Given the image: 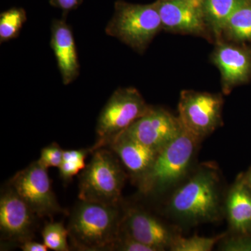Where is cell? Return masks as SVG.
Instances as JSON below:
<instances>
[{
    "label": "cell",
    "instance_id": "cell-1",
    "mask_svg": "<svg viewBox=\"0 0 251 251\" xmlns=\"http://www.w3.org/2000/svg\"><path fill=\"white\" fill-rule=\"evenodd\" d=\"M168 213L188 226L216 222L223 214L222 181L217 166L204 163L176 186L168 202Z\"/></svg>",
    "mask_w": 251,
    "mask_h": 251
},
{
    "label": "cell",
    "instance_id": "cell-2",
    "mask_svg": "<svg viewBox=\"0 0 251 251\" xmlns=\"http://www.w3.org/2000/svg\"><path fill=\"white\" fill-rule=\"evenodd\" d=\"M120 205L80 201L71 213L67 228L79 251H110L120 234Z\"/></svg>",
    "mask_w": 251,
    "mask_h": 251
},
{
    "label": "cell",
    "instance_id": "cell-3",
    "mask_svg": "<svg viewBox=\"0 0 251 251\" xmlns=\"http://www.w3.org/2000/svg\"><path fill=\"white\" fill-rule=\"evenodd\" d=\"M201 141L183 128L171 143L158 152L150 168L138 181L145 196H160L181 184L191 173Z\"/></svg>",
    "mask_w": 251,
    "mask_h": 251
},
{
    "label": "cell",
    "instance_id": "cell-4",
    "mask_svg": "<svg viewBox=\"0 0 251 251\" xmlns=\"http://www.w3.org/2000/svg\"><path fill=\"white\" fill-rule=\"evenodd\" d=\"M126 179L116 154L110 149H98L92 151L90 163L79 175V199L120 205Z\"/></svg>",
    "mask_w": 251,
    "mask_h": 251
},
{
    "label": "cell",
    "instance_id": "cell-5",
    "mask_svg": "<svg viewBox=\"0 0 251 251\" xmlns=\"http://www.w3.org/2000/svg\"><path fill=\"white\" fill-rule=\"evenodd\" d=\"M162 29L156 1L150 4H138L117 0L113 16L105 31L107 35L116 38L142 53Z\"/></svg>",
    "mask_w": 251,
    "mask_h": 251
},
{
    "label": "cell",
    "instance_id": "cell-6",
    "mask_svg": "<svg viewBox=\"0 0 251 251\" xmlns=\"http://www.w3.org/2000/svg\"><path fill=\"white\" fill-rule=\"evenodd\" d=\"M150 107L134 87L115 90L99 114L96 127L97 139L90 148L91 153L107 148L115 137L143 116Z\"/></svg>",
    "mask_w": 251,
    "mask_h": 251
},
{
    "label": "cell",
    "instance_id": "cell-7",
    "mask_svg": "<svg viewBox=\"0 0 251 251\" xmlns=\"http://www.w3.org/2000/svg\"><path fill=\"white\" fill-rule=\"evenodd\" d=\"M224 99L220 94L183 90L178 118L186 131L202 141L222 125Z\"/></svg>",
    "mask_w": 251,
    "mask_h": 251
},
{
    "label": "cell",
    "instance_id": "cell-8",
    "mask_svg": "<svg viewBox=\"0 0 251 251\" xmlns=\"http://www.w3.org/2000/svg\"><path fill=\"white\" fill-rule=\"evenodd\" d=\"M8 184L39 218L65 213L52 191L48 168L38 160L18 171Z\"/></svg>",
    "mask_w": 251,
    "mask_h": 251
},
{
    "label": "cell",
    "instance_id": "cell-9",
    "mask_svg": "<svg viewBox=\"0 0 251 251\" xmlns=\"http://www.w3.org/2000/svg\"><path fill=\"white\" fill-rule=\"evenodd\" d=\"M182 129L178 117L161 107L151 106L123 133L159 151L178 137Z\"/></svg>",
    "mask_w": 251,
    "mask_h": 251
},
{
    "label": "cell",
    "instance_id": "cell-10",
    "mask_svg": "<svg viewBox=\"0 0 251 251\" xmlns=\"http://www.w3.org/2000/svg\"><path fill=\"white\" fill-rule=\"evenodd\" d=\"M37 216L8 184L0 197L1 237L10 244L20 245L34 239Z\"/></svg>",
    "mask_w": 251,
    "mask_h": 251
},
{
    "label": "cell",
    "instance_id": "cell-11",
    "mask_svg": "<svg viewBox=\"0 0 251 251\" xmlns=\"http://www.w3.org/2000/svg\"><path fill=\"white\" fill-rule=\"evenodd\" d=\"M120 232L155 251L169 249L176 234L156 216L139 207H130L124 211Z\"/></svg>",
    "mask_w": 251,
    "mask_h": 251
},
{
    "label": "cell",
    "instance_id": "cell-12",
    "mask_svg": "<svg viewBox=\"0 0 251 251\" xmlns=\"http://www.w3.org/2000/svg\"><path fill=\"white\" fill-rule=\"evenodd\" d=\"M163 29L202 34L206 25L202 0H157Z\"/></svg>",
    "mask_w": 251,
    "mask_h": 251
},
{
    "label": "cell",
    "instance_id": "cell-13",
    "mask_svg": "<svg viewBox=\"0 0 251 251\" xmlns=\"http://www.w3.org/2000/svg\"><path fill=\"white\" fill-rule=\"evenodd\" d=\"M50 47L57 61L63 84L72 83L80 74L75 39L65 18L54 19L51 25Z\"/></svg>",
    "mask_w": 251,
    "mask_h": 251
},
{
    "label": "cell",
    "instance_id": "cell-14",
    "mask_svg": "<svg viewBox=\"0 0 251 251\" xmlns=\"http://www.w3.org/2000/svg\"><path fill=\"white\" fill-rule=\"evenodd\" d=\"M213 61L219 68L224 93L249 79L251 74V57L247 51L227 44H220L213 54Z\"/></svg>",
    "mask_w": 251,
    "mask_h": 251
},
{
    "label": "cell",
    "instance_id": "cell-15",
    "mask_svg": "<svg viewBox=\"0 0 251 251\" xmlns=\"http://www.w3.org/2000/svg\"><path fill=\"white\" fill-rule=\"evenodd\" d=\"M107 148L116 154L136 183L148 173L158 152L123 132L115 137Z\"/></svg>",
    "mask_w": 251,
    "mask_h": 251
},
{
    "label": "cell",
    "instance_id": "cell-16",
    "mask_svg": "<svg viewBox=\"0 0 251 251\" xmlns=\"http://www.w3.org/2000/svg\"><path fill=\"white\" fill-rule=\"evenodd\" d=\"M224 204L232 233L251 234V188L242 175L229 190Z\"/></svg>",
    "mask_w": 251,
    "mask_h": 251
},
{
    "label": "cell",
    "instance_id": "cell-17",
    "mask_svg": "<svg viewBox=\"0 0 251 251\" xmlns=\"http://www.w3.org/2000/svg\"><path fill=\"white\" fill-rule=\"evenodd\" d=\"M206 25L216 36L224 32L227 21L245 0H202Z\"/></svg>",
    "mask_w": 251,
    "mask_h": 251
},
{
    "label": "cell",
    "instance_id": "cell-18",
    "mask_svg": "<svg viewBox=\"0 0 251 251\" xmlns=\"http://www.w3.org/2000/svg\"><path fill=\"white\" fill-rule=\"evenodd\" d=\"M224 33L235 41H251V0H245L234 11L227 21Z\"/></svg>",
    "mask_w": 251,
    "mask_h": 251
},
{
    "label": "cell",
    "instance_id": "cell-19",
    "mask_svg": "<svg viewBox=\"0 0 251 251\" xmlns=\"http://www.w3.org/2000/svg\"><path fill=\"white\" fill-rule=\"evenodd\" d=\"M27 21V13L21 7H13L0 14V43L16 39Z\"/></svg>",
    "mask_w": 251,
    "mask_h": 251
},
{
    "label": "cell",
    "instance_id": "cell-20",
    "mask_svg": "<svg viewBox=\"0 0 251 251\" xmlns=\"http://www.w3.org/2000/svg\"><path fill=\"white\" fill-rule=\"evenodd\" d=\"M89 153H91L90 149L64 150L62 162L58 168L63 181H72L74 176L85 168V158Z\"/></svg>",
    "mask_w": 251,
    "mask_h": 251
},
{
    "label": "cell",
    "instance_id": "cell-21",
    "mask_svg": "<svg viewBox=\"0 0 251 251\" xmlns=\"http://www.w3.org/2000/svg\"><path fill=\"white\" fill-rule=\"evenodd\" d=\"M227 233L206 237L194 235L191 237H184L175 234L170 244L169 250L172 251H211L216 244L220 242Z\"/></svg>",
    "mask_w": 251,
    "mask_h": 251
},
{
    "label": "cell",
    "instance_id": "cell-22",
    "mask_svg": "<svg viewBox=\"0 0 251 251\" xmlns=\"http://www.w3.org/2000/svg\"><path fill=\"white\" fill-rule=\"evenodd\" d=\"M43 240L48 249L54 251H69V230L62 222L47 223L42 229Z\"/></svg>",
    "mask_w": 251,
    "mask_h": 251
},
{
    "label": "cell",
    "instance_id": "cell-23",
    "mask_svg": "<svg viewBox=\"0 0 251 251\" xmlns=\"http://www.w3.org/2000/svg\"><path fill=\"white\" fill-rule=\"evenodd\" d=\"M221 251H251V234H237L225 237L218 243Z\"/></svg>",
    "mask_w": 251,
    "mask_h": 251
},
{
    "label": "cell",
    "instance_id": "cell-24",
    "mask_svg": "<svg viewBox=\"0 0 251 251\" xmlns=\"http://www.w3.org/2000/svg\"><path fill=\"white\" fill-rule=\"evenodd\" d=\"M63 153L64 150L58 144L52 143L41 150L40 158L38 161L48 169L49 168H59L62 162Z\"/></svg>",
    "mask_w": 251,
    "mask_h": 251
},
{
    "label": "cell",
    "instance_id": "cell-25",
    "mask_svg": "<svg viewBox=\"0 0 251 251\" xmlns=\"http://www.w3.org/2000/svg\"><path fill=\"white\" fill-rule=\"evenodd\" d=\"M110 251H155L152 248L142 244L133 238L120 232V236Z\"/></svg>",
    "mask_w": 251,
    "mask_h": 251
},
{
    "label": "cell",
    "instance_id": "cell-26",
    "mask_svg": "<svg viewBox=\"0 0 251 251\" xmlns=\"http://www.w3.org/2000/svg\"><path fill=\"white\" fill-rule=\"evenodd\" d=\"M82 1L83 0H50L49 3L52 7L62 10L64 17L69 11L76 9Z\"/></svg>",
    "mask_w": 251,
    "mask_h": 251
},
{
    "label": "cell",
    "instance_id": "cell-27",
    "mask_svg": "<svg viewBox=\"0 0 251 251\" xmlns=\"http://www.w3.org/2000/svg\"><path fill=\"white\" fill-rule=\"evenodd\" d=\"M23 251H47L49 250L44 243H39L31 239L27 242L23 243L19 246Z\"/></svg>",
    "mask_w": 251,
    "mask_h": 251
},
{
    "label": "cell",
    "instance_id": "cell-28",
    "mask_svg": "<svg viewBox=\"0 0 251 251\" xmlns=\"http://www.w3.org/2000/svg\"><path fill=\"white\" fill-rule=\"evenodd\" d=\"M243 179L245 181L246 184L251 188V168L245 174L242 175Z\"/></svg>",
    "mask_w": 251,
    "mask_h": 251
}]
</instances>
